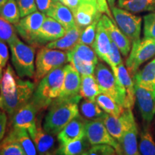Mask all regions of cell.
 Returning a JSON list of instances; mask_svg holds the SVG:
<instances>
[{
  "mask_svg": "<svg viewBox=\"0 0 155 155\" xmlns=\"http://www.w3.org/2000/svg\"><path fill=\"white\" fill-rule=\"evenodd\" d=\"M135 97L141 117L150 124L155 115V91L134 84Z\"/></svg>",
  "mask_w": 155,
  "mask_h": 155,
  "instance_id": "cell-13",
  "label": "cell"
},
{
  "mask_svg": "<svg viewBox=\"0 0 155 155\" xmlns=\"http://www.w3.org/2000/svg\"><path fill=\"white\" fill-rule=\"evenodd\" d=\"M85 133L86 137L91 145L109 144L115 149L117 154H122L119 141L110 134L105 125L101 121L86 119Z\"/></svg>",
  "mask_w": 155,
  "mask_h": 155,
  "instance_id": "cell-10",
  "label": "cell"
},
{
  "mask_svg": "<svg viewBox=\"0 0 155 155\" xmlns=\"http://www.w3.org/2000/svg\"><path fill=\"white\" fill-rule=\"evenodd\" d=\"M122 63H123V61L121 56V52L117 45L111 41V50L108 55L107 64L111 67L113 73H115L117 71L118 66Z\"/></svg>",
  "mask_w": 155,
  "mask_h": 155,
  "instance_id": "cell-39",
  "label": "cell"
},
{
  "mask_svg": "<svg viewBox=\"0 0 155 155\" xmlns=\"http://www.w3.org/2000/svg\"><path fill=\"white\" fill-rule=\"evenodd\" d=\"M90 145L91 144L85 136L83 138L78 139L76 141L70 142L63 146H60L59 148L55 150V154L61 155H83L90 149Z\"/></svg>",
  "mask_w": 155,
  "mask_h": 155,
  "instance_id": "cell-29",
  "label": "cell"
},
{
  "mask_svg": "<svg viewBox=\"0 0 155 155\" xmlns=\"http://www.w3.org/2000/svg\"><path fill=\"white\" fill-rule=\"evenodd\" d=\"M95 77L101 93H104L125 108V90L114 75L113 71L103 63H98L95 68Z\"/></svg>",
  "mask_w": 155,
  "mask_h": 155,
  "instance_id": "cell-5",
  "label": "cell"
},
{
  "mask_svg": "<svg viewBox=\"0 0 155 155\" xmlns=\"http://www.w3.org/2000/svg\"><path fill=\"white\" fill-rule=\"evenodd\" d=\"M21 144L7 134L0 142V155H25Z\"/></svg>",
  "mask_w": 155,
  "mask_h": 155,
  "instance_id": "cell-33",
  "label": "cell"
},
{
  "mask_svg": "<svg viewBox=\"0 0 155 155\" xmlns=\"http://www.w3.org/2000/svg\"><path fill=\"white\" fill-rule=\"evenodd\" d=\"M139 153L143 155H155V142L149 125L145 126L140 134Z\"/></svg>",
  "mask_w": 155,
  "mask_h": 155,
  "instance_id": "cell-32",
  "label": "cell"
},
{
  "mask_svg": "<svg viewBox=\"0 0 155 155\" xmlns=\"http://www.w3.org/2000/svg\"><path fill=\"white\" fill-rule=\"evenodd\" d=\"M11 60L15 72L19 78H33L35 73V48L27 45L17 38L9 43Z\"/></svg>",
  "mask_w": 155,
  "mask_h": 155,
  "instance_id": "cell-3",
  "label": "cell"
},
{
  "mask_svg": "<svg viewBox=\"0 0 155 155\" xmlns=\"http://www.w3.org/2000/svg\"><path fill=\"white\" fill-rule=\"evenodd\" d=\"M65 76L59 98H71L80 95L81 75L71 64L64 66Z\"/></svg>",
  "mask_w": 155,
  "mask_h": 155,
  "instance_id": "cell-17",
  "label": "cell"
},
{
  "mask_svg": "<svg viewBox=\"0 0 155 155\" xmlns=\"http://www.w3.org/2000/svg\"><path fill=\"white\" fill-rule=\"evenodd\" d=\"M38 112V107L30 101L10 116L12 127L29 129L36 124V115Z\"/></svg>",
  "mask_w": 155,
  "mask_h": 155,
  "instance_id": "cell-18",
  "label": "cell"
},
{
  "mask_svg": "<svg viewBox=\"0 0 155 155\" xmlns=\"http://www.w3.org/2000/svg\"><path fill=\"white\" fill-rule=\"evenodd\" d=\"M17 37L16 29L13 25L0 15V40L9 44Z\"/></svg>",
  "mask_w": 155,
  "mask_h": 155,
  "instance_id": "cell-37",
  "label": "cell"
},
{
  "mask_svg": "<svg viewBox=\"0 0 155 155\" xmlns=\"http://www.w3.org/2000/svg\"><path fill=\"white\" fill-rule=\"evenodd\" d=\"M111 11L117 26L131 42L139 40L142 22L141 17L119 7H113Z\"/></svg>",
  "mask_w": 155,
  "mask_h": 155,
  "instance_id": "cell-8",
  "label": "cell"
},
{
  "mask_svg": "<svg viewBox=\"0 0 155 155\" xmlns=\"http://www.w3.org/2000/svg\"><path fill=\"white\" fill-rule=\"evenodd\" d=\"M67 53L68 62L76 69V71L80 73L81 76L94 74L96 65L81 61L71 50L67 51Z\"/></svg>",
  "mask_w": 155,
  "mask_h": 155,
  "instance_id": "cell-34",
  "label": "cell"
},
{
  "mask_svg": "<svg viewBox=\"0 0 155 155\" xmlns=\"http://www.w3.org/2000/svg\"><path fill=\"white\" fill-rule=\"evenodd\" d=\"M107 1H108V5H109V7H111V8L114 7V5H115V2H116V0H107Z\"/></svg>",
  "mask_w": 155,
  "mask_h": 155,
  "instance_id": "cell-49",
  "label": "cell"
},
{
  "mask_svg": "<svg viewBox=\"0 0 155 155\" xmlns=\"http://www.w3.org/2000/svg\"><path fill=\"white\" fill-rule=\"evenodd\" d=\"M81 32L82 30L78 28L77 26L73 27L70 30H66V32L63 37L53 42H48L47 45H45V47L50 49L67 50V51L72 50L78 42Z\"/></svg>",
  "mask_w": 155,
  "mask_h": 155,
  "instance_id": "cell-23",
  "label": "cell"
},
{
  "mask_svg": "<svg viewBox=\"0 0 155 155\" xmlns=\"http://www.w3.org/2000/svg\"><path fill=\"white\" fill-rule=\"evenodd\" d=\"M73 15L75 25L82 30L102 16L98 7L88 3H80Z\"/></svg>",
  "mask_w": 155,
  "mask_h": 155,
  "instance_id": "cell-19",
  "label": "cell"
},
{
  "mask_svg": "<svg viewBox=\"0 0 155 155\" xmlns=\"http://www.w3.org/2000/svg\"><path fill=\"white\" fill-rule=\"evenodd\" d=\"M2 68H3L1 66V65H0V81H1V79H2Z\"/></svg>",
  "mask_w": 155,
  "mask_h": 155,
  "instance_id": "cell-51",
  "label": "cell"
},
{
  "mask_svg": "<svg viewBox=\"0 0 155 155\" xmlns=\"http://www.w3.org/2000/svg\"><path fill=\"white\" fill-rule=\"evenodd\" d=\"M7 134L18 141L27 155L37 154L38 151L28 129L25 128L12 127Z\"/></svg>",
  "mask_w": 155,
  "mask_h": 155,
  "instance_id": "cell-26",
  "label": "cell"
},
{
  "mask_svg": "<svg viewBox=\"0 0 155 155\" xmlns=\"http://www.w3.org/2000/svg\"><path fill=\"white\" fill-rule=\"evenodd\" d=\"M134 83L155 91V58L132 77Z\"/></svg>",
  "mask_w": 155,
  "mask_h": 155,
  "instance_id": "cell-24",
  "label": "cell"
},
{
  "mask_svg": "<svg viewBox=\"0 0 155 155\" xmlns=\"http://www.w3.org/2000/svg\"><path fill=\"white\" fill-rule=\"evenodd\" d=\"M0 15L12 25H16L21 17L16 1L7 0L0 9Z\"/></svg>",
  "mask_w": 155,
  "mask_h": 155,
  "instance_id": "cell-35",
  "label": "cell"
},
{
  "mask_svg": "<svg viewBox=\"0 0 155 155\" xmlns=\"http://www.w3.org/2000/svg\"><path fill=\"white\" fill-rule=\"evenodd\" d=\"M46 17V15L40 11H36L22 17L15 25L19 35L30 45L36 48V37L39 30Z\"/></svg>",
  "mask_w": 155,
  "mask_h": 155,
  "instance_id": "cell-9",
  "label": "cell"
},
{
  "mask_svg": "<svg viewBox=\"0 0 155 155\" xmlns=\"http://www.w3.org/2000/svg\"><path fill=\"white\" fill-rule=\"evenodd\" d=\"M53 0H35L37 8L40 12L47 14L53 3Z\"/></svg>",
  "mask_w": 155,
  "mask_h": 155,
  "instance_id": "cell-46",
  "label": "cell"
},
{
  "mask_svg": "<svg viewBox=\"0 0 155 155\" xmlns=\"http://www.w3.org/2000/svg\"><path fill=\"white\" fill-rule=\"evenodd\" d=\"M114 74L126 91L127 98H126L125 108L132 109L136 99L134 83L132 78L123 63L118 66L117 71L114 73Z\"/></svg>",
  "mask_w": 155,
  "mask_h": 155,
  "instance_id": "cell-21",
  "label": "cell"
},
{
  "mask_svg": "<svg viewBox=\"0 0 155 155\" xmlns=\"http://www.w3.org/2000/svg\"><path fill=\"white\" fill-rule=\"evenodd\" d=\"M53 1H54V2H57V1H58V0H53Z\"/></svg>",
  "mask_w": 155,
  "mask_h": 155,
  "instance_id": "cell-52",
  "label": "cell"
},
{
  "mask_svg": "<svg viewBox=\"0 0 155 155\" xmlns=\"http://www.w3.org/2000/svg\"><path fill=\"white\" fill-rule=\"evenodd\" d=\"M46 15L53 17L66 30L76 26L72 11L59 1L53 2Z\"/></svg>",
  "mask_w": 155,
  "mask_h": 155,
  "instance_id": "cell-22",
  "label": "cell"
},
{
  "mask_svg": "<svg viewBox=\"0 0 155 155\" xmlns=\"http://www.w3.org/2000/svg\"><path fill=\"white\" fill-rule=\"evenodd\" d=\"M96 2L97 5H98V10H99L101 14L106 15L108 17H110L111 19L114 20L113 15H112L111 11H110L109 7H108L107 0H96Z\"/></svg>",
  "mask_w": 155,
  "mask_h": 155,
  "instance_id": "cell-44",
  "label": "cell"
},
{
  "mask_svg": "<svg viewBox=\"0 0 155 155\" xmlns=\"http://www.w3.org/2000/svg\"><path fill=\"white\" fill-rule=\"evenodd\" d=\"M98 121H101L105 125L110 134L118 141L121 140L125 131L136 122L131 108H125L119 116L105 113Z\"/></svg>",
  "mask_w": 155,
  "mask_h": 155,
  "instance_id": "cell-11",
  "label": "cell"
},
{
  "mask_svg": "<svg viewBox=\"0 0 155 155\" xmlns=\"http://www.w3.org/2000/svg\"><path fill=\"white\" fill-rule=\"evenodd\" d=\"M91 47L97 56L107 63L108 55L111 50V40L103 25L102 21L101 20V18L97 24L96 38Z\"/></svg>",
  "mask_w": 155,
  "mask_h": 155,
  "instance_id": "cell-20",
  "label": "cell"
},
{
  "mask_svg": "<svg viewBox=\"0 0 155 155\" xmlns=\"http://www.w3.org/2000/svg\"><path fill=\"white\" fill-rule=\"evenodd\" d=\"M144 38L155 39V11L144 16Z\"/></svg>",
  "mask_w": 155,
  "mask_h": 155,
  "instance_id": "cell-41",
  "label": "cell"
},
{
  "mask_svg": "<svg viewBox=\"0 0 155 155\" xmlns=\"http://www.w3.org/2000/svg\"><path fill=\"white\" fill-rule=\"evenodd\" d=\"M9 57V49L5 41L0 40V65L5 68Z\"/></svg>",
  "mask_w": 155,
  "mask_h": 155,
  "instance_id": "cell-43",
  "label": "cell"
},
{
  "mask_svg": "<svg viewBox=\"0 0 155 155\" xmlns=\"http://www.w3.org/2000/svg\"><path fill=\"white\" fill-rule=\"evenodd\" d=\"M117 154L113 147L109 144H101L92 145L90 149L83 155H114Z\"/></svg>",
  "mask_w": 155,
  "mask_h": 155,
  "instance_id": "cell-40",
  "label": "cell"
},
{
  "mask_svg": "<svg viewBox=\"0 0 155 155\" xmlns=\"http://www.w3.org/2000/svg\"><path fill=\"white\" fill-rule=\"evenodd\" d=\"M7 125V114L0 109V142L5 137Z\"/></svg>",
  "mask_w": 155,
  "mask_h": 155,
  "instance_id": "cell-45",
  "label": "cell"
},
{
  "mask_svg": "<svg viewBox=\"0 0 155 155\" xmlns=\"http://www.w3.org/2000/svg\"><path fill=\"white\" fill-rule=\"evenodd\" d=\"M82 99L81 95L71 98H56L50 105L45 118L43 129L46 132L56 135L70 121L79 114L78 104Z\"/></svg>",
  "mask_w": 155,
  "mask_h": 155,
  "instance_id": "cell-1",
  "label": "cell"
},
{
  "mask_svg": "<svg viewBox=\"0 0 155 155\" xmlns=\"http://www.w3.org/2000/svg\"><path fill=\"white\" fill-rule=\"evenodd\" d=\"M117 5L133 13L155 11V0H118Z\"/></svg>",
  "mask_w": 155,
  "mask_h": 155,
  "instance_id": "cell-28",
  "label": "cell"
},
{
  "mask_svg": "<svg viewBox=\"0 0 155 155\" xmlns=\"http://www.w3.org/2000/svg\"><path fill=\"white\" fill-rule=\"evenodd\" d=\"M103 25L112 42H114L124 57H127L131 49V41L122 32L117 26L115 20H113L106 15H103L101 17Z\"/></svg>",
  "mask_w": 155,
  "mask_h": 155,
  "instance_id": "cell-15",
  "label": "cell"
},
{
  "mask_svg": "<svg viewBox=\"0 0 155 155\" xmlns=\"http://www.w3.org/2000/svg\"><path fill=\"white\" fill-rule=\"evenodd\" d=\"M155 55V39H139L132 42L129 57L126 61V67L131 76L138 71L141 64Z\"/></svg>",
  "mask_w": 155,
  "mask_h": 155,
  "instance_id": "cell-7",
  "label": "cell"
},
{
  "mask_svg": "<svg viewBox=\"0 0 155 155\" xmlns=\"http://www.w3.org/2000/svg\"><path fill=\"white\" fill-rule=\"evenodd\" d=\"M98 20L95 21L91 25L86 27L81 32L80 38L78 40V44L86 45L88 46H92L94 43L95 38H96V28L97 24H98Z\"/></svg>",
  "mask_w": 155,
  "mask_h": 155,
  "instance_id": "cell-38",
  "label": "cell"
},
{
  "mask_svg": "<svg viewBox=\"0 0 155 155\" xmlns=\"http://www.w3.org/2000/svg\"><path fill=\"white\" fill-rule=\"evenodd\" d=\"M68 62L67 52L50 49L45 46L40 47L36 55L35 83L40 82L48 73Z\"/></svg>",
  "mask_w": 155,
  "mask_h": 155,
  "instance_id": "cell-4",
  "label": "cell"
},
{
  "mask_svg": "<svg viewBox=\"0 0 155 155\" xmlns=\"http://www.w3.org/2000/svg\"><path fill=\"white\" fill-rule=\"evenodd\" d=\"M58 1L68 7L73 13L75 12L80 5V0H58Z\"/></svg>",
  "mask_w": 155,
  "mask_h": 155,
  "instance_id": "cell-47",
  "label": "cell"
},
{
  "mask_svg": "<svg viewBox=\"0 0 155 155\" xmlns=\"http://www.w3.org/2000/svg\"><path fill=\"white\" fill-rule=\"evenodd\" d=\"M99 86L94 74L81 76L80 95L84 99L96 101V98L101 94Z\"/></svg>",
  "mask_w": 155,
  "mask_h": 155,
  "instance_id": "cell-27",
  "label": "cell"
},
{
  "mask_svg": "<svg viewBox=\"0 0 155 155\" xmlns=\"http://www.w3.org/2000/svg\"><path fill=\"white\" fill-rule=\"evenodd\" d=\"M66 30L53 17L46 16L41 28L36 37V48H40L48 42L62 38L65 35Z\"/></svg>",
  "mask_w": 155,
  "mask_h": 155,
  "instance_id": "cell-12",
  "label": "cell"
},
{
  "mask_svg": "<svg viewBox=\"0 0 155 155\" xmlns=\"http://www.w3.org/2000/svg\"><path fill=\"white\" fill-rule=\"evenodd\" d=\"M71 50L81 61L86 62L87 63L94 64L96 66L98 63L96 53H95L94 49L91 48L88 45L78 43Z\"/></svg>",
  "mask_w": 155,
  "mask_h": 155,
  "instance_id": "cell-36",
  "label": "cell"
},
{
  "mask_svg": "<svg viewBox=\"0 0 155 155\" xmlns=\"http://www.w3.org/2000/svg\"><path fill=\"white\" fill-rule=\"evenodd\" d=\"M96 101L106 113L114 116H119L125 109L113 98L104 93H101L96 96Z\"/></svg>",
  "mask_w": 155,
  "mask_h": 155,
  "instance_id": "cell-30",
  "label": "cell"
},
{
  "mask_svg": "<svg viewBox=\"0 0 155 155\" xmlns=\"http://www.w3.org/2000/svg\"><path fill=\"white\" fill-rule=\"evenodd\" d=\"M64 66L53 70L39 82L31 99L39 112L47 109L52 102L59 97L65 76Z\"/></svg>",
  "mask_w": 155,
  "mask_h": 155,
  "instance_id": "cell-2",
  "label": "cell"
},
{
  "mask_svg": "<svg viewBox=\"0 0 155 155\" xmlns=\"http://www.w3.org/2000/svg\"><path fill=\"white\" fill-rule=\"evenodd\" d=\"M81 113L86 119L98 120L106 113L96 101L84 99L81 103Z\"/></svg>",
  "mask_w": 155,
  "mask_h": 155,
  "instance_id": "cell-31",
  "label": "cell"
},
{
  "mask_svg": "<svg viewBox=\"0 0 155 155\" xmlns=\"http://www.w3.org/2000/svg\"><path fill=\"white\" fill-rule=\"evenodd\" d=\"M80 3L91 4V5H92L95 6V7H98V5H97L96 0H80Z\"/></svg>",
  "mask_w": 155,
  "mask_h": 155,
  "instance_id": "cell-48",
  "label": "cell"
},
{
  "mask_svg": "<svg viewBox=\"0 0 155 155\" xmlns=\"http://www.w3.org/2000/svg\"><path fill=\"white\" fill-rule=\"evenodd\" d=\"M86 121V119L80 114L71 120L57 134L60 146H63L85 137Z\"/></svg>",
  "mask_w": 155,
  "mask_h": 155,
  "instance_id": "cell-16",
  "label": "cell"
},
{
  "mask_svg": "<svg viewBox=\"0 0 155 155\" xmlns=\"http://www.w3.org/2000/svg\"><path fill=\"white\" fill-rule=\"evenodd\" d=\"M30 137L33 141L38 154H55V139L50 134L46 132L42 128L40 121L37 120L36 124L28 129Z\"/></svg>",
  "mask_w": 155,
  "mask_h": 155,
  "instance_id": "cell-14",
  "label": "cell"
},
{
  "mask_svg": "<svg viewBox=\"0 0 155 155\" xmlns=\"http://www.w3.org/2000/svg\"><path fill=\"white\" fill-rule=\"evenodd\" d=\"M137 123L134 122L122 136L121 140L119 141L121 147L122 154L139 155L137 146Z\"/></svg>",
  "mask_w": 155,
  "mask_h": 155,
  "instance_id": "cell-25",
  "label": "cell"
},
{
  "mask_svg": "<svg viewBox=\"0 0 155 155\" xmlns=\"http://www.w3.org/2000/svg\"><path fill=\"white\" fill-rule=\"evenodd\" d=\"M7 1V0H0V9H1L2 7V6L5 5V2Z\"/></svg>",
  "mask_w": 155,
  "mask_h": 155,
  "instance_id": "cell-50",
  "label": "cell"
},
{
  "mask_svg": "<svg viewBox=\"0 0 155 155\" xmlns=\"http://www.w3.org/2000/svg\"><path fill=\"white\" fill-rule=\"evenodd\" d=\"M18 6L21 17L27 16L38 10L35 0H15Z\"/></svg>",
  "mask_w": 155,
  "mask_h": 155,
  "instance_id": "cell-42",
  "label": "cell"
},
{
  "mask_svg": "<svg viewBox=\"0 0 155 155\" xmlns=\"http://www.w3.org/2000/svg\"><path fill=\"white\" fill-rule=\"evenodd\" d=\"M35 83L19 77L15 92L9 96H0V109L11 116L15 111L30 102L35 90Z\"/></svg>",
  "mask_w": 155,
  "mask_h": 155,
  "instance_id": "cell-6",
  "label": "cell"
}]
</instances>
